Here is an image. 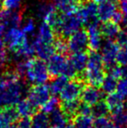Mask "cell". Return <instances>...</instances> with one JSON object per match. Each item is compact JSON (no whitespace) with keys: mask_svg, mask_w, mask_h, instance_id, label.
<instances>
[{"mask_svg":"<svg viewBox=\"0 0 127 128\" xmlns=\"http://www.w3.org/2000/svg\"><path fill=\"white\" fill-rule=\"evenodd\" d=\"M30 87L22 78L16 80H5L0 88V108L7 106H14L21 100L24 95L28 93Z\"/></svg>","mask_w":127,"mask_h":128,"instance_id":"cell-1","label":"cell"},{"mask_svg":"<svg viewBox=\"0 0 127 128\" xmlns=\"http://www.w3.org/2000/svg\"><path fill=\"white\" fill-rule=\"evenodd\" d=\"M25 78L33 84H42L51 78L47 64L41 58H29L27 60Z\"/></svg>","mask_w":127,"mask_h":128,"instance_id":"cell-2","label":"cell"},{"mask_svg":"<svg viewBox=\"0 0 127 128\" xmlns=\"http://www.w3.org/2000/svg\"><path fill=\"white\" fill-rule=\"evenodd\" d=\"M84 26L81 18L77 12L70 13H62L60 15L59 22L58 26L54 30L56 35H59L60 38H69L71 35L78 32Z\"/></svg>","mask_w":127,"mask_h":128,"instance_id":"cell-3","label":"cell"},{"mask_svg":"<svg viewBox=\"0 0 127 128\" xmlns=\"http://www.w3.org/2000/svg\"><path fill=\"white\" fill-rule=\"evenodd\" d=\"M3 41L7 48L12 53H16L21 51L31 44L28 40L27 34L18 27L7 29L4 34Z\"/></svg>","mask_w":127,"mask_h":128,"instance_id":"cell-4","label":"cell"},{"mask_svg":"<svg viewBox=\"0 0 127 128\" xmlns=\"http://www.w3.org/2000/svg\"><path fill=\"white\" fill-rule=\"evenodd\" d=\"M78 14L82 22L87 27L98 24L99 19L98 15V4L95 2L87 1L82 3L78 9Z\"/></svg>","mask_w":127,"mask_h":128,"instance_id":"cell-5","label":"cell"},{"mask_svg":"<svg viewBox=\"0 0 127 128\" xmlns=\"http://www.w3.org/2000/svg\"><path fill=\"white\" fill-rule=\"evenodd\" d=\"M51 89L50 86L44 84H33L28 91L27 97L37 108H41L51 98Z\"/></svg>","mask_w":127,"mask_h":128,"instance_id":"cell-6","label":"cell"},{"mask_svg":"<svg viewBox=\"0 0 127 128\" xmlns=\"http://www.w3.org/2000/svg\"><path fill=\"white\" fill-rule=\"evenodd\" d=\"M47 66L51 78H55L60 75L66 76L69 69V59L66 58L64 54L57 52L48 59Z\"/></svg>","mask_w":127,"mask_h":128,"instance_id":"cell-7","label":"cell"},{"mask_svg":"<svg viewBox=\"0 0 127 128\" xmlns=\"http://www.w3.org/2000/svg\"><path fill=\"white\" fill-rule=\"evenodd\" d=\"M68 49L71 53L84 52L89 49V36L87 30L80 29L68 38Z\"/></svg>","mask_w":127,"mask_h":128,"instance_id":"cell-8","label":"cell"},{"mask_svg":"<svg viewBox=\"0 0 127 128\" xmlns=\"http://www.w3.org/2000/svg\"><path fill=\"white\" fill-rule=\"evenodd\" d=\"M85 86V83L84 81L78 78H71V80L68 82V84L59 94L61 101L78 100V98L81 97Z\"/></svg>","mask_w":127,"mask_h":128,"instance_id":"cell-9","label":"cell"},{"mask_svg":"<svg viewBox=\"0 0 127 128\" xmlns=\"http://www.w3.org/2000/svg\"><path fill=\"white\" fill-rule=\"evenodd\" d=\"M119 51V46L113 40H107L103 44L101 48V55L105 64V69L115 66Z\"/></svg>","mask_w":127,"mask_h":128,"instance_id":"cell-10","label":"cell"},{"mask_svg":"<svg viewBox=\"0 0 127 128\" xmlns=\"http://www.w3.org/2000/svg\"><path fill=\"white\" fill-rule=\"evenodd\" d=\"M69 61L77 72V77L75 78L80 79L86 83L85 79V72L88 63V53L85 52L72 53V55L70 57Z\"/></svg>","mask_w":127,"mask_h":128,"instance_id":"cell-11","label":"cell"},{"mask_svg":"<svg viewBox=\"0 0 127 128\" xmlns=\"http://www.w3.org/2000/svg\"><path fill=\"white\" fill-rule=\"evenodd\" d=\"M119 0H104L98 5V19L101 22L111 21L118 12L117 3Z\"/></svg>","mask_w":127,"mask_h":128,"instance_id":"cell-12","label":"cell"},{"mask_svg":"<svg viewBox=\"0 0 127 128\" xmlns=\"http://www.w3.org/2000/svg\"><path fill=\"white\" fill-rule=\"evenodd\" d=\"M22 23V14L19 10H10L2 9L0 12V24L6 29L19 27Z\"/></svg>","mask_w":127,"mask_h":128,"instance_id":"cell-13","label":"cell"},{"mask_svg":"<svg viewBox=\"0 0 127 128\" xmlns=\"http://www.w3.org/2000/svg\"><path fill=\"white\" fill-rule=\"evenodd\" d=\"M32 46L35 51V54H37L38 58L43 60H48L56 52L54 43L51 44V43L42 42L35 38L32 41Z\"/></svg>","mask_w":127,"mask_h":128,"instance_id":"cell-14","label":"cell"},{"mask_svg":"<svg viewBox=\"0 0 127 128\" xmlns=\"http://www.w3.org/2000/svg\"><path fill=\"white\" fill-rule=\"evenodd\" d=\"M105 93L103 91H100L98 87L93 86H85L81 94L82 101L89 106H93L96 103L102 100Z\"/></svg>","mask_w":127,"mask_h":128,"instance_id":"cell-15","label":"cell"},{"mask_svg":"<svg viewBox=\"0 0 127 128\" xmlns=\"http://www.w3.org/2000/svg\"><path fill=\"white\" fill-rule=\"evenodd\" d=\"M89 36V49L91 51L98 52L103 46V35L98 24L87 27Z\"/></svg>","mask_w":127,"mask_h":128,"instance_id":"cell-16","label":"cell"},{"mask_svg":"<svg viewBox=\"0 0 127 128\" xmlns=\"http://www.w3.org/2000/svg\"><path fill=\"white\" fill-rule=\"evenodd\" d=\"M100 30L105 38L107 40H113L117 39L119 32H121V29L119 24L112 22V21H107L103 22V24L100 26Z\"/></svg>","mask_w":127,"mask_h":128,"instance_id":"cell-17","label":"cell"},{"mask_svg":"<svg viewBox=\"0 0 127 128\" xmlns=\"http://www.w3.org/2000/svg\"><path fill=\"white\" fill-rule=\"evenodd\" d=\"M55 36H56V33H55L52 27L46 24L45 22H43L38 27L36 38L42 41V42L53 44L56 40Z\"/></svg>","mask_w":127,"mask_h":128,"instance_id":"cell-18","label":"cell"},{"mask_svg":"<svg viewBox=\"0 0 127 128\" xmlns=\"http://www.w3.org/2000/svg\"><path fill=\"white\" fill-rule=\"evenodd\" d=\"M55 6L62 13H70L77 12L83 0H51Z\"/></svg>","mask_w":127,"mask_h":128,"instance_id":"cell-19","label":"cell"},{"mask_svg":"<svg viewBox=\"0 0 127 128\" xmlns=\"http://www.w3.org/2000/svg\"><path fill=\"white\" fill-rule=\"evenodd\" d=\"M80 102L78 100H70V101H62L60 103V108L64 112V114L67 116L69 120H74L78 115V108Z\"/></svg>","mask_w":127,"mask_h":128,"instance_id":"cell-20","label":"cell"},{"mask_svg":"<svg viewBox=\"0 0 127 128\" xmlns=\"http://www.w3.org/2000/svg\"><path fill=\"white\" fill-rule=\"evenodd\" d=\"M112 120L117 128H127V104L112 112Z\"/></svg>","mask_w":127,"mask_h":128,"instance_id":"cell-21","label":"cell"},{"mask_svg":"<svg viewBox=\"0 0 127 128\" xmlns=\"http://www.w3.org/2000/svg\"><path fill=\"white\" fill-rule=\"evenodd\" d=\"M50 123L52 126L58 128H63L68 124L69 118H67L64 112L61 110L60 106L56 110L50 113Z\"/></svg>","mask_w":127,"mask_h":128,"instance_id":"cell-22","label":"cell"},{"mask_svg":"<svg viewBox=\"0 0 127 128\" xmlns=\"http://www.w3.org/2000/svg\"><path fill=\"white\" fill-rule=\"evenodd\" d=\"M17 110L21 117L30 118L37 113V108L29 100H21L17 104Z\"/></svg>","mask_w":127,"mask_h":128,"instance_id":"cell-23","label":"cell"},{"mask_svg":"<svg viewBox=\"0 0 127 128\" xmlns=\"http://www.w3.org/2000/svg\"><path fill=\"white\" fill-rule=\"evenodd\" d=\"M124 97L117 91L107 95V97L105 98V102L110 109V112H112L124 106Z\"/></svg>","mask_w":127,"mask_h":128,"instance_id":"cell-24","label":"cell"},{"mask_svg":"<svg viewBox=\"0 0 127 128\" xmlns=\"http://www.w3.org/2000/svg\"><path fill=\"white\" fill-rule=\"evenodd\" d=\"M69 82V78L64 75H60V76L55 77L53 80L51 81L50 89L53 95L60 94L61 92L64 90L65 86Z\"/></svg>","mask_w":127,"mask_h":128,"instance_id":"cell-25","label":"cell"},{"mask_svg":"<svg viewBox=\"0 0 127 128\" xmlns=\"http://www.w3.org/2000/svg\"><path fill=\"white\" fill-rule=\"evenodd\" d=\"M50 125V118L47 113L41 112L35 113L32 116L31 128H49Z\"/></svg>","mask_w":127,"mask_h":128,"instance_id":"cell-26","label":"cell"},{"mask_svg":"<svg viewBox=\"0 0 127 128\" xmlns=\"http://www.w3.org/2000/svg\"><path fill=\"white\" fill-rule=\"evenodd\" d=\"M57 7L53 4L52 1L50 0H44V1L40 2L37 6V15L40 18L44 20L46 17L51 14L52 12H56Z\"/></svg>","mask_w":127,"mask_h":128,"instance_id":"cell-27","label":"cell"},{"mask_svg":"<svg viewBox=\"0 0 127 128\" xmlns=\"http://www.w3.org/2000/svg\"><path fill=\"white\" fill-rule=\"evenodd\" d=\"M110 112L108 106H107L105 100H100L95 104L92 106V116L95 118H102V117H106L108 113Z\"/></svg>","mask_w":127,"mask_h":128,"instance_id":"cell-28","label":"cell"},{"mask_svg":"<svg viewBox=\"0 0 127 128\" xmlns=\"http://www.w3.org/2000/svg\"><path fill=\"white\" fill-rule=\"evenodd\" d=\"M118 84H119V82H118L117 78L107 74V76H105V79L103 81L101 89L105 94H110V93L117 91Z\"/></svg>","mask_w":127,"mask_h":128,"instance_id":"cell-29","label":"cell"},{"mask_svg":"<svg viewBox=\"0 0 127 128\" xmlns=\"http://www.w3.org/2000/svg\"><path fill=\"white\" fill-rule=\"evenodd\" d=\"M76 128H93L94 127V120L92 116L87 115H78L73 120Z\"/></svg>","mask_w":127,"mask_h":128,"instance_id":"cell-30","label":"cell"},{"mask_svg":"<svg viewBox=\"0 0 127 128\" xmlns=\"http://www.w3.org/2000/svg\"><path fill=\"white\" fill-rule=\"evenodd\" d=\"M58 106H60V103L58 98L55 97H51V98L41 107V109H42V112L48 114V113L52 112L57 108H58Z\"/></svg>","mask_w":127,"mask_h":128,"instance_id":"cell-31","label":"cell"},{"mask_svg":"<svg viewBox=\"0 0 127 128\" xmlns=\"http://www.w3.org/2000/svg\"><path fill=\"white\" fill-rule=\"evenodd\" d=\"M94 128H117L112 122V120L102 117V118H97L94 120Z\"/></svg>","mask_w":127,"mask_h":128,"instance_id":"cell-32","label":"cell"},{"mask_svg":"<svg viewBox=\"0 0 127 128\" xmlns=\"http://www.w3.org/2000/svg\"><path fill=\"white\" fill-rule=\"evenodd\" d=\"M54 46H55V49H56V52L58 53H61L65 55L68 52H69V49H68V44H67V41H65V39L63 38H56L54 42Z\"/></svg>","mask_w":127,"mask_h":128,"instance_id":"cell-33","label":"cell"},{"mask_svg":"<svg viewBox=\"0 0 127 128\" xmlns=\"http://www.w3.org/2000/svg\"><path fill=\"white\" fill-rule=\"evenodd\" d=\"M23 0H2L3 9L10 10H17L22 4Z\"/></svg>","mask_w":127,"mask_h":128,"instance_id":"cell-34","label":"cell"},{"mask_svg":"<svg viewBox=\"0 0 127 128\" xmlns=\"http://www.w3.org/2000/svg\"><path fill=\"white\" fill-rule=\"evenodd\" d=\"M8 61V54L6 52V46L3 39H0V69L4 67Z\"/></svg>","mask_w":127,"mask_h":128,"instance_id":"cell-35","label":"cell"},{"mask_svg":"<svg viewBox=\"0 0 127 128\" xmlns=\"http://www.w3.org/2000/svg\"><path fill=\"white\" fill-rule=\"evenodd\" d=\"M22 30L25 32L26 34H33L35 32L36 30V24L35 22L32 18H28L27 20H25L24 22V24H23Z\"/></svg>","mask_w":127,"mask_h":128,"instance_id":"cell-36","label":"cell"},{"mask_svg":"<svg viewBox=\"0 0 127 128\" xmlns=\"http://www.w3.org/2000/svg\"><path fill=\"white\" fill-rule=\"evenodd\" d=\"M117 43L119 47L127 46V29H122L117 38Z\"/></svg>","mask_w":127,"mask_h":128,"instance_id":"cell-37","label":"cell"},{"mask_svg":"<svg viewBox=\"0 0 127 128\" xmlns=\"http://www.w3.org/2000/svg\"><path fill=\"white\" fill-rule=\"evenodd\" d=\"M117 91L127 100V79H121L119 82Z\"/></svg>","mask_w":127,"mask_h":128,"instance_id":"cell-38","label":"cell"},{"mask_svg":"<svg viewBox=\"0 0 127 128\" xmlns=\"http://www.w3.org/2000/svg\"><path fill=\"white\" fill-rule=\"evenodd\" d=\"M78 115H92V106L85 104V103H80L79 108H78Z\"/></svg>","mask_w":127,"mask_h":128,"instance_id":"cell-39","label":"cell"},{"mask_svg":"<svg viewBox=\"0 0 127 128\" xmlns=\"http://www.w3.org/2000/svg\"><path fill=\"white\" fill-rule=\"evenodd\" d=\"M17 128H31V120L30 118L23 117L17 124Z\"/></svg>","mask_w":127,"mask_h":128,"instance_id":"cell-40","label":"cell"},{"mask_svg":"<svg viewBox=\"0 0 127 128\" xmlns=\"http://www.w3.org/2000/svg\"><path fill=\"white\" fill-rule=\"evenodd\" d=\"M111 21H112V22L116 23V24H122L123 21H124V15H123V13L120 10H118V12L114 14L113 18H112V19Z\"/></svg>","mask_w":127,"mask_h":128,"instance_id":"cell-41","label":"cell"},{"mask_svg":"<svg viewBox=\"0 0 127 128\" xmlns=\"http://www.w3.org/2000/svg\"><path fill=\"white\" fill-rule=\"evenodd\" d=\"M121 78L127 79V64L121 66Z\"/></svg>","mask_w":127,"mask_h":128,"instance_id":"cell-42","label":"cell"},{"mask_svg":"<svg viewBox=\"0 0 127 128\" xmlns=\"http://www.w3.org/2000/svg\"><path fill=\"white\" fill-rule=\"evenodd\" d=\"M3 84H4V78H3V73H0V88L3 86Z\"/></svg>","mask_w":127,"mask_h":128,"instance_id":"cell-43","label":"cell"},{"mask_svg":"<svg viewBox=\"0 0 127 128\" xmlns=\"http://www.w3.org/2000/svg\"><path fill=\"white\" fill-rule=\"evenodd\" d=\"M63 128H76L73 123H68L65 126H64Z\"/></svg>","mask_w":127,"mask_h":128,"instance_id":"cell-44","label":"cell"},{"mask_svg":"<svg viewBox=\"0 0 127 128\" xmlns=\"http://www.w3.org/2000/svg\"><path fill=\"white\" fill-rule=\"evenodd\" d=\"M90 1H92V2H95V3H97V4H99V3H100V2L104 1V0H90Z\"/></svg>","mask_w":127,"mask_h":128,"instance_id":"cell-45","label":"cell"},{"mask_svg":"<svg viewBox=\"0 0 127 128\" xmlns=\"http://www.w3.org/2000/svg\"><path fill=\"white\" fill-rule=\"evenodd\" d=\"M8 128H17V125H11V126H10Z\"/></svg>","mask_w":127,"mask_h":128,"instance_id":"cell-46","label":"cell"},{"mask_svg":"<svg viewBox=\"0 0 127 128\" xmlns=\"http://www.w3.org/2000/svg\"><path fill=\"white\" fill-rule=\"evenodd\" d=\"M2 8H3V4H2V3H0V12H1Z\"/></svg>","mask_w":127,"mask_h":128,"instance_id":"cell-47","label":"cell"},{"mask_svg":"<svg viewBox=\"0 0 127 128\" xmlns=\"http://www.w3.org/2000/svg\"><path fill=\"white\" fill-rule=\"evenodd\" d=\"M51 128H58V127H55V126H52V127H51Z\"/></svg>","mask_w":127,"mask_h":128,"instance_id":"cell-48","label":"cell"}]
</instances>
